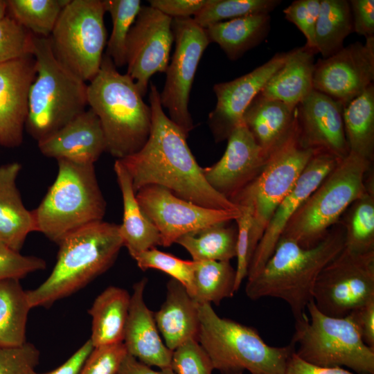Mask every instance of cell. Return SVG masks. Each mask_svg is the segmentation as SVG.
I'll return each instance as SVG.
<instances>
[{
	"mask_svg": "<svg viewBox=\"0 0 374 374\" xmlns=\"http://www.w3.org/2000/svg\"><path fill=\"white\" fill-rule=\"evenodd\" d=\"M345 231L338 222L317 245L305 249L281 237L260 271L247 279L245 293L258 300L273 297L290 306L295 323L301 321L312 299L316 279L323 267L344 249Z\"/></svg>",
	"mask_w": 374,
	"mask_h": 374,
	"instance_id": "7a4b0ae2",
	"label": "cell"
},
{
	"mask_svg": "<svg viewBox=\"0 0 374 374\" xmlns=\"http://www.w3.org/2000/svg\"><path fill=\"white\" fill-rule=\"evenodd\" d=\"M21 165L11 162L0 166V241L19 252L28 235L35 231L32 211L24 205L17 186Z\"/></svg>",
	"mask_w": 374,
	"mask_h": 374,
	"instance_id": "484cf974",
	"label": "cell"
},
{
	"mask_svg": "<svg viewBox=\"0 0 374 374\" xmlns=\"http://www.w3.org/2000/svg\"><path fill=\"white\" fill-rule=\"evenodd\" d=\"M150 6L172 19L191 18L202 9L206 0H150Z\"/></svg>",
	"mask_w": 374,
	"mask_h": 374,
	"instance_id": "c3c4849f",
	"label": "cell"
},
{
	"mask_svg": "<svg viewBox=\"0 0 374 374\" xmlns=\"http://www.w3.org/2000/svg\"><path fill=\"white\" fill-rule=\"evenodd\" d=\"M175 48L160 93L161 106L186 136L194 123L188 110L190 93L201 57L211 43L206 30L191 18L172 19Z\"/></svg>",
	"mask_w": 374,
	"mask_h": 374,
	"instance_id": "4fadbf2b",
	"label": "cell"
},
{
	"mask_svg": "<svg viewBox=\"0 0 374 374\" xmlns=\"http://www.w3.org/2000/svg\"><path fill=\"white\" fill-rule=\"evenodd\" d=\"M285 374H355L341 367H321L308 363L294 352L287 362Z\"/></svg>",
	"mask_w": 374,
	"mask_h": 374,
	"instance_id": "816d5d0a",
	"label": "cell"
},
{
	"mask_svg": "<svg viewBox=\"0 0 374 374\" xmlns=\"http://www.w3.org/2000/svg\"><path fill=\"white\" fill-rule=\"evenodd\" d=\"M105 12L109 13L112 30L105 53L116 68L127 64V38L141 8L140 0H102Z\"/></svg>",
	"mask_w": 374,
	"mask_h": 374,
	"instance_id": "74e56055",
	"label": "cell"
},
{
	"mask_svg": "<svg viewBox=\"0 0 374 374\" xmlns=\"http://www.w3.org/2000/svg\"><path fill=\"white\" fill-rule=\"evenodd\" d=\"M289 53H276L251 72L213 86L217 103L208 114V124L216 142L227 139L233 130L242 123L246 109L284 64Z\"/></svg>",
	"mask_w": 374,
	"mask_h": 374,
	"instance_id": "e0dca14e",
	"label": "cell"
},
{
	"mask_svg": "<svg viewBox=\"0 0 374 374\" xmlns=\"http://www.w3.org/2000/svg\"><path fill=\"white\" fill-rule=\"evenodd\" d=\"M58 245L48 277L26 291L32 308H48L84 287L114 264L123 242L118 224L100 221L69 234Z\"/></svg>",
	"mask_w": 374,
	"mask_h": 374,
	"instance_id": "277c9868",
	"label": "cell"
},
{
	"mask_svg": "<svg viewBox=\"0 0 374 374\" xmlns=\"http://www.w3.org/2000/svg\"><path fill=\"white\" fill-rule=\"evenodd\" d=\"M143 271L154 269L161 271L181 283L190 294L192 290L193 260L180 259L155 247L144 251L133 258Z\"/></svg>",
	"mask_w": 374,
	"mask_h": 374,
	"instance_id": "ab89813d",
	"label": "cell"
},
{
	"mask_svg": "<svg viewBox=\"0 0 374 374\" xmlns=\"http://www.w3.org/2000/svg\"><path fill=\"white\" fill-rule=\"evenodd\" d=\"M154 318L166 346L172 351L188 340L198 339V304L173 278L167 283L166 300Z\"/></svg>",
	"mask_w": 374,
	"mask_h": 374,
	"instance_id": "d4e9b609",
	"label": "cell"
},
{
	"mask_svg": "<svg viewBox=\"0 0 374 374\" xmlns=\"http://www.w3.org/2000/svg\"><path fill=\"white\" fill-rule=\"evenodd\" d=\"M57 162L56 178L32 213L35 231L58 244L69 234L103 221L106 202L94 164Z\"/></svg>",
	"mask_w": 374,
	"mask_h": 374,
	"instance_id": "5b68a950",
	"label": "cell"
},
{
	"mask_svg": "<svg viewBox=\"0 0 374 374\" xmlns=\"http://www.w3.org/2000/svg\"><path fill=\"white\" fill-rule=\"evenodd\" d=\"M171 367L176 374H212V362L198 342L190 339L176 348L172 354Z\"/></svg>",
	"mask_w": 374,
	"mask_h": 374,
	"instance_id": "b9f144b4",
	"label": "cell"
},
{
	"mask_svg": "<svg viewBox=\"0 0 374 374\" xmlns=\"http://www.w3.org/2000/svg\"><path fill=\"white\" fill-rule=\"evenodd\" d=\"M8 15V1L0 0V20Z\"/></svg>",
	"mask_w": 374,
	"mask_h": 374,
	"instance_id": "11a10c76",
	"label": "cell"
},
{
	"mask_svg": "<svg viewBox=\"0 0 374 374\" xmlns=\"http://www.w3.org/2000/svg\"><path fill=\"white\" fill-rule=\"evenodd\" d=\"M114 170L123 204V222L119 225L120 233L123 246L134 258L144 251L161 245V236L141 209L130 177L120 160L115 161Z\"/></svg>",
	"mask_w": 374,
	"mask_h": 374,
	"instance_id": "83f0119b",
	"label": "cell"
},
{
	"mask_svg": "<svg viewBox=\"0 0 374 374\" xmlns=\"http://www.w3.org/2000/svg\"><path fill=\"white\" fill-rule=\"evenodd\" d=\"M8 14L34 35L48 38L69 0H8Z\"/></svg>",
	"mask_w": 374,
	"mask_h": 374,
	"instance_id": "8d00e7d4",
	"label": "cell"
},
{
	"mask_svg": "<svg viewBox=\"0 0 374 374\" xmlns=\"http://www.w3.org/2000/svg\"><path fill=\"white\" fill-rule=\"evenodd\" d=\"M229 222L215 224L184 235L176 243L190 253L193 261H230L236 256L238 230Z\"/></svg>",
	"mask_w": 374,
	"mask_h": 374,
	"instance_id": "836d02e7",
	"label": "cell"
},
{
	"mask_svg": "<svg viewBox=\"0 0 374 374\" xmlns=\"http://www.w3.org/2000/svg\"><path fill=\"white\" fill-rule=\"evenodd\" d=\"M46 266L41 258L24 256L7 248L0 249V280H20L30 273L44 269Z\"/></svg>",
	"mask_w": 374,
	"mask_h": 374,
	"instance_id": "7dc6e473",
	"label": "cell"
},
{
	"mask_svg": "<svg viewBox=\"0 0 374 374\" xmlns=\"http://www.w3.org/2000/svg\"><path fill=\"white\" fill-rule=\"evenodd\" d=\"M296 109L280 101L265 98L259 93L246 109L242 123L268 157L294 130L297 123Z\"/></svg>",
	"mask_w": 374,
	"mask_h": 374,
	"instance_id": "cb8c5ba5",
	"label": "cell"
},
{
	"mask_svg": "<svg viewBox=\"0 0 374 374\" xmlns=\"http://www.w3.org/2000/svg\"><path fill=\"white\" fill-rule=\"evenodd\" d=\"M374 79V37L343 47L315 63L313 89L343 105L362 93Z\"/></svg>",
	"mask_w": 374,
	"mask_h": 374,
	"instance_id": "2e32d148",
	"label": "cell"
},
{
	"mask_svg": "<svg viewBox=\"0 0 374 374\" xmlns=\"http://www.w3.org/2000/svg\"><path fill=\"white\" fill-rule=\"evenodd\" d=\"M339 222L345 231L344 248L355 253L374 251V179L371 172L366 190L346 210Z\"/></svg>",
	"mask_w": 374,
	"mask_h": 374,
	"instance_id": "1f68e13d",
	"label": "cell"
},
{
	"mask_svg": "<svg viewBox=\"0 0 374 374\" xmlns=\"http://www.w3.org/2000/svg\"><path fill=\"white\" fill-rule=\"evenodd\" d=\"M136 197L141 209L158 230L163 247L176 243L184 235L235 220L240 215V209L208 208L178 197L157 185L141 188Z\"/></svg>",
	"mask_w": 374,
	"mask_h": 374,
	"instance_id": "5bb4252c",
	"label": "cell"
},
{
	"mask_svg": "<svg viewBox=\"0 0 374 374\" xmlns=\"http://www.w3.org/2000/svg\"><path fill=\"white\" fill-rule=\"evenodd\" d=\"M147 279L133 285L123 343L127 353L139 362L159 368L171 367L172 351L163 343L154 313L144 301Z\"/></svg>",
	"mask_w": 374,
	"mask_h": 374,
	"instance_id": "603a6c76",
	"label": "cell"
},
{
	"mask_svg": "<svg viewBox=\"0 0 374 374\" xmlns=\"http://www.w3.org/2000/svg\"><path fill=\"white\" fill-rule=\"evenodd\" d=\"M312 300L332 317H344L374 300V251L355 253L344 247L318 275Z\"/></svg>",
	"mask_w": 374,
	"mask_h": 374,
	"instance_id": "7c38bea8",
	"label": "cell"
},
{
	"mask_svg": "<svg viewBox=\"0 0 374 374\" xmlns=\"http://www.w3.org/2000/svg\"><path fill=\"white\" fill-rule=\"evenodd\" d=\"M150 136L143 148L121 161L136 193L149 185L163 187L175 195L212 209L238 211V206L214 190L192 154L184 132L165 114L160 92L151 84Z\"/></svg>",
	"mask_w": 374,
	"mask_h": 374,
	"instance_id": "6da1fadb",
	"label": "cell"
},
{
	"mask_svg": "<svg viewBox=\"0 0 374 374\" xmlns=\"http://www.w3.org/2000/svg\"><path fill=\"white\" fill-rule=\"evenodd\" d=\"M32 309L19 279L0 280V346H16L26 341V323Z\"/></svg>",
	"mask_w": 374,
	"mask_h": 374,
	"instance_id": "d6a6232c",
	"label": "cell"
},
{
	"mask_svg": "<svg viewBox=\"0 0 374 374\" xmlns=\"http://www.w3.org/2000/svg\"><path fill=\"white\" fill-rule=\"evenodd\" d=\"M343 121L350 153L373 163L374 159V86L343 105Z\"/></svg>",
	"mask_w": 374,
	"mask_h": 374,
	"instance_id": "4dcf8cb0",
	"label": "cell"
},
{
	"mask_svg": "<svg viewBox=\"0 0 374 374\" xmlns=\"http://www.w3.org/2000/svg\"><path fill=\"white\" fill-rule=\"evenodd\" d=\"M192 290L190 295L197 304L219 305L235 292V269L230 261H193Z\"/></svg>",
	"mask_w": 374,
	"mask_h": 374,
	"instance_id": "d590c367",
	"label": "cell"
},
{
	"mask_svg": "<svg viewBox=\"0 0 374 374\" xmlns=\"http://www.w3.org/2000/svg\"><path fill=\"white\" fill-rule=\"evenodd\" d=\"M353 31L366 38L374 37V1H349Z\"/></svg>",
	"mask_w": 374,
	"mask_h": 374,
	"instance_id": "681fc988",
	"label": "cell"
},
{
	"mask_svg": "<svg viewBox=\"0 0 374 374\" xmlns=\"http://www.w3.org/2000/svg\"><path fill=\"white\" fill-rule=\"evenodd\" d=\"M240 215L235 220L237 224L238 238L236 245L237 267L235 269V290L240 288L243 280L247 276L251 259L250 249V231L251 213L246 205H238Z\"/></svg>",
	"mask_w": 374,
	"mask_h": 374,
	"instance_id": "bcb514c9",
	"label": "cell"
},
{
	"mask_svg": "<svg viewBox=\"0 0 374 374\" xmlns=\"http://www.w3.org/2000/svg\"><path fill=\"white\" fill-rule=\"evenodd\" d=\"M33 55L0 64V146L14 148L23 141L28 93L35 78Z\"/></svg>",
	"mask_w": 374,
	"mask_h": 374,
	"instance_id": "44dd1931",
	"label": "cell"
},
{
	"mask_svg": "<svg viewBox=\"0 0 374 374\" xmlns=\"http://www.w3.org/2000/svg\"><path fill=\"white\" fill-rule=\"evenodd\" d=\"M126 354L123 342L93 348L78 374H117Z\"/></svg>",
	"mask_w": 374,
	"mask_h": 374,
	"instance_id": "f6af8a7d",
	"label": "cell"
},
{
	"mask_svg": "<svg viewBox=\"0 0 374 374\" xmlns=\"http://www.w3.org/2000/svg\"><path fill=\"white\" fill-rule=\"evenodd\" d=\"M270 21L269 14H253L217 23L205 30L211 42L217 44L229 59L236 60L265 39Z\"/></svg>",
	"mask_w": 374,
	"mask_h": 374,
	"instance_id": "f546056e",
	"label": "cell"
},
{
	"mask_svg": "<svg viewBox=\"0 0 374 374\" xmlns=\"http://www.w3.org/2000/svg\"><path fill=\"white\" fill-rule=\"evenodd\" d=\"M172 19L151 6H141L126 42L127 74L143 97L150 78L166 73L174 42Z\"/></svg>",
	"mask_w": 374,
	"mask_h": 374,
	"instance_id": "9a60e30c",
	"label": "cell"
},
{
	"mask_svg": "<svg viewBox=\"0 0 374 374\" xmlns=\"http://www.w3.org/2000/svg\"><path fill=\"white\" fill-rule=\"evenodd\" d=\"M306 310L309 317L295 323L291 342L299 358L318 366H346L357 374H374V349L365 344L348 315L327 316L312 299Z\"/></svg>",
	"mask_w": 374,
	"mask_h": 374,
	"instance_id": "9c48e42d",
	"label": "cell"
},
{
	"mask_svg": "<svg viewBox=\"0 0 374 374\" xmlns=\"http://www.w3.org/2000/svg\"><path fill=\"white\" fill-rule=\"evenodd\" d=\"M93 349V346L90 340L88 339L61 366L51 371L42 374H78L84 362Z\"/></svg>",
	"mask_w": 374,
	"mask_h": 374,
	"instance_id": "f5cc1de1",
	"label": "cell"
},
{
	"mask_svg": "<svg viewBox=\"0 0 374 374\" xmlns=\"http://www.w3.org/2000/svg\"><path fill=\"white\" fill-rule=\"evenodd\" d=\"M6 248L7 247L0 241V249H6Z\"/></svg>",
	"mask_w": 374,
	"mask_h": 374,
	"instance_id": "9f6ffc18",
	"label": "cell"
},
{
	"mask_svg": "<svg viewBox=\"0 0 374 374\" xmlns=\"http://www.w3.org/2000/svg\"><path fill=\"white\" fill-rule=\"evenodd\" d=\"M321 0H296L283 10L286 19L302 32L306 46L317 53L315 28L319 13Z\"/></svg>",
	"mask_w": 374,
	"mask_h": 374,
	"instance_id": "ee69618b",
	"label": "cell"
},
{
	"mask_svg": "<svg viewBox=\"0 0 374 374\" xmlns=\"http://www.w3.org/2000/svg\"><path fill=\"white\" fill-rule=\"evenodd\" d=\"M117 374H176L172 367L154 371L150 366L139 362L127 353L124 357Z\"/></svg>",
	"mask_w": 374,
	"mask_h": 374,
	"instance_id": "db71d44e",
	"label": "cell"
},
{
	"mask_svg": "<svg viewBox=\"0 0 374 374\" xmlns=\"http://www.w3.org/2000/svg\"><path fill=\"white\" fill-rule=\"evenodd\" d=\"M227 141L223 156L202 172L208 184L231 201L260 175L269 157L243 123Z\"/></svg>",
	"mask_w": 374,
	"mask_h": 374,
	"instance_id": "ac0fdd59",
	"label": "cell"
},
{
	"mask_svg": "<svg viewBox=\"0 0 374 374\" xmlns=\"http://www.w3.org/2000/svg\"><path fill=\"white\" fill-rule=\"evenodd\" d=\"M87 103L98 117L106 152L122 159L140 150L152 127V110L134 81L104 53L100 70L87 84Z\"/></svg>",
	"mask_w": 374,
	"mask_h": 374,
	"instance_id": "3957f363",
	"label": "cell"
},
{
	"mask_svg": "<svg viewBox=\"0 0 374 374\" xmlns=\"http://www.w3.org/2000/svg\"><path fill=\"white\" fill-rule=\"evenodd\" d=\"M34 35L8 14L0 20V64L33 55Z\"/></svg>",
	"mask_w": 374,
	"mask_h": 374,
	"instance_id": "60d3db41",
	"label": "cell"
},
{
	"mask_svg": "<svg viewBox=\"0 0 374 374\" xmlns=\"http://www.w3.org/2000/svg\"><path fill=\"white\" fill-rule=\"evenodd\" d=\"M39 351L30 342L16 346H0V374H38Z\"/></svg>",
	"mask_w": 374,
	"mask_h": 374,
	"instance_id": "7bdbcfd3",
	"label": "cell"
},
{
	"mask_svg": "<svg viewBox=\"0 0 374 374\" xmlns=\"http://www.w3.org/2000/svg\"><path fill=\"white\" fill-rule=\"evenodd\" d=\"M37 145L45 157L83 164H94L106 152L100 120L91 108L49 137L37 142Z\"/></svg>",
	"mask_w": 374,
	"mask_h": 374,
	"instance_id": "7402d4cb",
	"label": "cell"
},
{
	"mask_svg": "<svg viewBox=\"0 0 374 374\" xmlns=\"http://www.w3.org/2000/svg\"><path fill=\"white\" fill-rule=\"evenodd\" d=\"M296 109L299 138L303 148L339 160L348 155L340 102L314 89Z\"/></svg>",
	"mask_w": 374,
	"mask_h": 374,
	"instance_id": "d6986e66",
	"label": "cell"
},
{
	"mask_svg": "<svg viewBox=\"0 0 374 374\" xmlns=\"http://www.w3.org/2000/svg\"><path fill=\"white\" fill-rule=\"evenodd\" d=\"M348 315L365 344L374 349V300L354 309Z\"/></svg>",
	"mask_w": 374,
	"mask_h": 374,
	"instance_id": "f907efd6",
	"label": "cell"
},
{
	"mask_svg": "<svg viewBox=\"0 0 374 374\" xmlns=\"http://www.w3.org/2000/svg\"><path fill=\"white\" fill-rule=\"evenodd\" d=\"M315 152L301 145L297 122L288 139L269 156L260 175L231 200L250 208L251 258L275 210L294 188Z\"/></svg>",
	"mask_w": 374,
	"mask_h": 374,
	"instance_id": "30bf717a",
	"label": "cell"
},
{
	"mask_svg": "<svg viewBox=\"0 0 374 374\" xmlns=\"http://www.w3.org/2000/svg\"><path fill=\"white\" fill-rule=\"evenodd\" d=\"M102 0H69L48 37L57 60L84 82L98 73L107 30Z\"/></svg>",
	"mask_w": 374,
	"mask_h": 374,
	"instance_id": "8fae6325",
	"label": "cell"
},
{
	"mask_svg": "<svg viewBox=\"0 0 374 374\" xmlns=\"http://www.w3.org/2000/svg\"><path fill=\"white\" fill-rule=\"evenodd\" d=\"M281 1L278 0H206L193 17L194 21L206 29L217 23L253 14H269Z\"/></svg>",
	"mask_w": 374,
	"mask_h": 374,
	"instance_id": "f35d334b",
	"label": "cell"
},
{
	"mask_svg": "<svg viewBox=\"0 0 374 374\" xmlns=\"http://www.w3.org/2000/svg\"><path fill=\"white\" fill-rule=\"evenodd\" d=\"M353 31L349 1L321 0L315 28L317 53L327 58L344 47L345 39Z\"/></svg>",
	"mask_w": 374,
	"mask_h": 374,
	"instance_id": "e575fe53",
	"label": "cell"
},
{
	"mask_svg": "<svg viewBox=\"0 0 374 374\" xmlns=\"http://www.w3.org/2000/svg\"><path fill=\"white\" fill-rule=\"evenodd\" d=\"M314 50L305 45L290 51L281 68L269 79L259 94L280 101L294 109L314 90Z\"/></svg>",
	"mask_w": 374,
	"mask_h": 374,
	"instance_id": "4316f807",
	"label": "cell"
},
{
	"mask_svg": "<svg viewBox=\"0 0 374 374\" xmlns=\"http://www.w3.org/2000/svg\"><path fill=\"white\" fill-rule=\"evenodd\" d=\"M36 75L28 93L25 127L39 142L86 110L87 84L55 57L48 37L34 35Z\"/></svg>",
	"mask_w": 374,
	"mask_h": 374,
	"instance_id": "52a82bcc",
	"label": "cell"
},
{
	"mask_svg": "<svg viewBox=\"0 0 374 374\" xmlns=\"http://www.w3.org/2000/svg\"><path fill=\"white\" fill-rule=\"evenodd\" d=\"M339 161L327 153H314L294 188L280 203L271 217L253 253L247 279L256 276L263 267L273 253L289 220Z\"/></svg>",
	"mask_w": 374,
	"mask_h": 374,
	"instance_id": "ffe728a7",
	"label": "cell"
},
{
	"mask_svg": "<svg viewBox=\"0 0 374 374\" xmlns=\"http://www.w3.org/2000/svg\"><path fill=\"white\" fill-rule=\"evenodd\" d=\"M198 342L221 374H285L294 352L291 343L275 347L268 345L253 328L222 318L211 304H198Z\"/></svg>",
	"mask_w": 374,
	"mask_h": 374,
	"instance_id": "8992f818",
	"label": "cell"
},
{
	"mask_svg": "<svg viewBox=\"0 0 374 374\" xmlns=\"http://www.w3.org/2000/svg\"><path fill=\"white\" fill-rule=\"evenodd\" d=\"M130 303L128 292L116 286L107 287L96 298L88 311L93 348L123 342Z\"/></svg>",
	"mask_w": 374,
	"mask_h": 374,
	"instance_id": "f1b7e54d",
	"label": "cell"
},
{
	"mask_svg": "<svg viewBox=\"0 0 374 374\" xmlns=\"http://www.w3.org/2000/svg\"><path fill=\"white\" fill-rule=\"evenodd\" d=\"M372 169V162L349 152L301 205L281 237L305 249L317 245L365 192Z\"/></svg>",
	"mask_w": 374,
	"mask_h": 374,
	"instance_id": "ba28073f",
	"label": "cell"
}]
</instances>
